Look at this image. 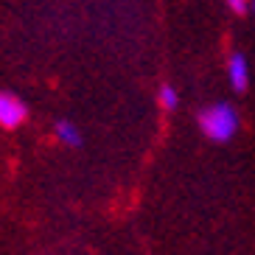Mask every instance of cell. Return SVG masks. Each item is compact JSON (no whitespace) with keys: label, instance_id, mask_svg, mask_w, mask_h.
<instances>
[{"label":"cell","instance_id":"6da1fadb","mask_svg":"<svg viewBox=\"0 0 255 255\" xmlns=\"http://www.w3.org/2000/svg\"><path fill=\"white\" fill-rule=\"evenodd\" d=\"M199 129L205 132V137H210L216 143H225L239 132V113L230 104H225V101L210 104L199 113Z\"/></svg>","mask_w":255,"mask_h":255},{"label":"cell","instance_id":"7a4b0ae2","mask_svg":"<svg viewBox=\"0 0 255 255\" xmlns=\"http://www.w3.org/2000/svg\"><path fill=\"white\" fill-rule=\"evenodd\" d=\"M25 118H28V107L23 104V98L14 93H0V127L17 129Z\"/></svg>","mask_w":255,"mask_h":255},{"label":"cell","instance_id":"3957f363","mask_svg":"<svg viewBox=\"0 0 255 255\" xmlns=\"http://www.w3.org/2000/svg\"><path fill=\"white\" fill-rule=\"evenodd\" d=\"M227 76H230V84L233 90H247L250 84V65L244 59V53H233L230 62H227Z\"/></svg>","mask_w":255,"mask_h":255},{"label":"cell","instance_id":"277c9868","mask_svg":"<svg viewBox=\"0 0 255 255\" xmlns=\"http://www.w3.org/2000/svg\"><path fill=\"white\" fill-rule=\"evenodd\" d=\"M56 137H59L65 146H82V132L73 121H59L56 124Z\"/></svg>","mask_w":255,"mask_h":255},{"label":"cell","instance_id":"5b68a950","mask_svg":"<svg viewBox=\"0 0 255 255\" xmlns=\"http://www.w3.org/2000/svg\"><path fill=\"white\" fill-rule=\"evenodd\" d=\"M157 101H160L163 110H177V107H180V93H177L174 84H163L157 90Z\"/></svg>","mask_w":255,"mask_h":255},{"label":"cell","instance_id":"8992f818","mask_svg":"<svg viewBox=\"0 0 255 255\" xmlns=\"http://www.w3.org/2000/svg\"><path fill=\"white\" fill-rule=\"evenodd\" d=\"M230 8L236 14H244V11H247V0H230Z\"/></svg>","mask_w":255,"mask_h":255},{"label":"cell","instance_id":"52a82bcc","mask_svg":"<svg viewBox=\"0 0 255 255\" xmlns=\"http://www.w3.org/2000/svg\"><path fill=\"white\" fill-rule=\"evenodd\" d=\"M253 8H255V0H253Z\"/></svg>","mask_w":255,"mask_h":255}]
</instances>
